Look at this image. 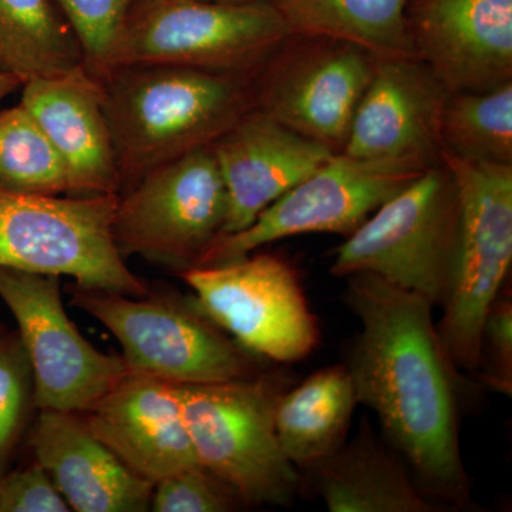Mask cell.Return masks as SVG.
Returning <instances> with one entry per match:
<instances>
[{"instance_id": "7402d4cb", "label": "cell", "mask_w": 512, "mask_h": 512, "mask_svg": "<svg viewBox=\"0 0 512 512\" xmlns=\"http://www.w3.org/2000/svg\"><path fill=\"white\" fill-rule=\"evenodd\" d=\"M407 2L281 0L276 6L293 36L342 40L377 57H416L407 30Z\"/></svg>"}, {"instance_id": "484cf974", "label": "cell", "mask_w": 512, "mask_h": 512, "mask_svg": "<svg viewBox=\"0 0 512 512\" xmlns=\"http://www.w3.org/2000/svg\"><path fill=\"white\" fill-rule=\"evenodd\" d=\"M137 0H56L76 33L87 69L99 79L110 72L114 50Z\"/></svg>"}, {"instance_id": "8992f818", "label": "cell", "mask_w": 512, "mask_h": 512, "mask_svg": "<svg viewBox=\"0 0 512 512\" xmlns=\"http://www.w3.org/2000/svg\"><path fill=\"white\" fill-rule=\"evenodd\" d=\"M274 3L137 0L111 69L168 64L221 73H254L292 37Z\"/></svg>"}, {"instance_id": "1f68e13d", "label": "cell", "mask_w": 512, "mask_h": 512, "mask_svg": "<svg viewBox=\"0 0 512 512\" xmlns=\"http://www.w3.org/2000/svg\"><path fill=\"white\" fill-rule=\"evenodd\" d=\"M192 2L224 3V5H232V3H274V5H278L281 0H192Z\"/></svg>"}, {"instance_id": "d4e9b609", "label": "cell", "mask_w": 512, "mask_h": 512, "mask_svg": "<svg viewBox=\"0 0 512 512\" xmlns=\"http://www.w3.org/2000/svg\"><path fill=\"white\" fill-rule=\"evenodd\" d=\"M0 188L22 194L72 195L62 158L20 103L0 110Z\"/></svg>"}, {"instance_id": "d6986e66", "label": "cell", "mask_w": 512, "mask_h": 512, "mask_svg": "<svg viewBox=\"0 0 512 512\" xmlns=\"http://www.w3.org/2000/svg\"><path fill=\"white\" fill-rule=\"evenodd\" d=\"M33 453L70 510L143 512L154 484L138 477L90 433L80 414L42 410L32 436Z\"/></svg>"}, {"instance_id": "4dcf8cb0", "label": "cell", "mask_w": 512, "mask_h": 512, "mask_svg": "<svg viewBox=\"0 0 512 512\" xmlns=\"http://www.w3.org/2000/svg\"><path fill=\"white\" fill-rule=\"evenodd\" d=\"M22 84V80L13 76V74L0 72V103H2L10 93L22 87Z\"/></svg>"}, {"instance_id": "52a82bcc", "label": "cell", "mask_w": 512, "mask_h": 512, "mask_svg": "<svg viewBox=\"0 0 512 512\" xmlns=\"http://www.w3.org/2000/svg\"><path fill=\"white\" fill-rule=\"evenodd\" d=\"M119 195H35L0 188V268L70 276L82 288L147 295L113 238Z\"/></svg>"}, {"instance_id": "f1b7e54d", "label": "cell", "mask_w": 512, "mask_h": 512, "mask_svg": "<svg viewBox=\"0 0 512 512\" xmlns=\"http://www.w3.org/2000/svg\"><path fill=\"white\" fill-rule=\"evenodd\" d=\"M485 386L495 392L512 393V299L501 291L485 316L481 332V360Z\"/></svg>"}, {"instance_id": "4fadbf2b", "label": "cell", "mask_w": 512, "mask_h": 512, "mask_svg": "<svg viewBox=\"0 0 512 512\" xmlns=\"http://www.w3.org/2000/svg\"><path fill=\"white\" fill-rule=\"evenodd\" d=\"M376 57L342 40L292 36L256 72L255 109L342 153Z\"/></svg>"}, {"instance_id": "ba28073f", "label": "cell", "mask_w": 512, "mask_h": 512, "mask_svg": "<svg viewBox=\"0 0 512 512\" xmlns=\"http://www.w3.org/2000/svg\"><path fill=\"white\" fill-rule=\"evenodd\" d=\"M73 303L113 333L131 373L175 384H212L259 375L258 356L194 305L73 288Z\"/></svg>"}, {"instance_id": "f546056e", "label": "cell", "mask_w": 512, "mask_h": 512, "mask_svg": "<svg viewBox=\"0 0 512 512\" xmlns=\"http://www.w3.org/2000/svg\"><path fill=\"white\" fill-rule=\"evenodd\" d=\"M69 504L39 463L0 478V512H67Z\"/></svg>"}, {"instance_id": "4316f807", "label": "cell", "mask_w": 512, "mask_h": 512, "mask_svg": "<svg viewBox=\"0 0 512 512\" xmlns=\"http://www.w3.org/2000/svg\"><path fill=\"white\" fill-rule=\"evenodd\" d=\"M241 500L202 466L185 468L154 484L150 508L156 512H224Z\"/></svg>"}, {"instance_id": "ffe728a7", "label": "cell", "mask_w": 512, "mask_h": 512, "mask_svg": "<svg viewBox=\"0 0 512 512\" xmlns=\"http://www.w3.org/2000/svg\"><path fill=\"white\" fill-rule=\"evenodd\" d=\"M303 474L330 512L448 511L421 491L399 451L366 419L352 440Z\"/></svg>"}, {"instance_id": "cb8c5ba5", "label": "cell", "mask_w": 512, "mask_h": 512, "mask_svg": "<svg viewBox=\"0 0 512 512\" xmlns=\"http://www.w3.org/2000/svg\"><path fill=\"white\" fill-rule=\"evenodd\" d=\"M443 151L477 163L512 165V82L454 92L441 119Z\"/></svg>"}, {"instance_id": "3957f363", "label": "cell", "mask_w": 512, "mask_h": 512, "mask_svg": "<svg viewBox=\"0 0 512 512\" xmlns=\"http://www.w3.org/2000/svg\"><path fill=\"white\" fill-rule=\"evenodd\" d=\"M279 377L180 384L185 424L195 457L241 503L289 505L302 474L286 458L275 430L284 392Z\"/></svg>"}, {"instance_id": "6da1fadb", "label": "cell", "mask_w": 512, "mask_h": 512, "mask_svg": "<svg viewBox=\"0 0 512 512\" xmlns=\"http://www.w3.org/2000/svg\"><path fill=\"white\" fill-rule=\"evenodd\" d=\"M346 306L360 320L348 367L357 404L369 407L414 480L447 510L470 507L458 430L456 367L434 306L379 276H346Z\"/></svg>"}, {"instance_id": "5b68a950", "label": "cell", "mask_w": 512, "mask_h": 512, "mask_svg": "<svg viewBox=\"0 0 512 512\" xmlns=\"http://www.w3.org/2000/svg\"><path fill=\"white\" fill-rule=\"evenodd\" d=\"M460 197L453 268L437 330L456 369H480L485 316L512 264V165L477 163L443 151Z\"/></svg>"}, {"instance_id": "30bf717a", "label": "cell", "mask_w": 512, "mask_h": 512, "mask_svg": "<svg viewBox=\"0 0 512 512\" xmlns=\"http://www.w3.org/2000/svg\"><path fill=\"white\" fill-rule=\"evenodd\" d=\"M194 305L252 355L278 363L306 359L319 343L298 272L279 256L245 255L181 272Z\"/></svg>"}, {"instance_id": "2e32d148", "label": "cell", "mask_w": 512, "mask_h": 512, "mask_svg": "<svg viewBox=\"0 0 512 512\" xmlns=\"http://www.w3.org/2000/svg\"><path fill=\"white\" fill-rule=\"evenodd\" d=\"M80 416L97 440L148 483L201 466L185 424L180 384L130 372Z\"/></svg>"}, {"instance_id": "9a60e30c", "label": "cell", "mask_w": 512, "mask_h": 512, "mask_svg": "<svg viewBox=\"0 0 512 512\" xmlns=\"http://www.w3.org/2000/svg\"><path fill=\"white\" fill-rule=\"evenodd\" d=\"M450 94L417 57H376L342 153L440 163L441 119Z\"/></svg>"}, {"instance_id": "ac0fdd59", "label": "cell", "mask_w": 512, "mask_h": 512, "mask_svg": "<svg viewBox=\"0 0 512 512\" xmlns=\"http://www.w3.org/2000/svg\"><path fill=\"white\" fill-rule=\"evenodd\" d=\"M20 104L62 158L72 195H120L121 180L103 87L86 66L22 84Z\"/></svg>"}, {"instance_id": "9c48e42d", "label": "cell", "mask_w": 512, "mask_h": 512, "mask_svg": "<svg viewBox=\"0 0 512 512\" xmlns=\"http://www.w3.org/2000/svg\"><path fill=\"white\" fill-rule=\"evenodd\" d=\"M228 194L210 146L168 161L119 195L114 244L123 258L194 268L224 232Z\"/></svg>"}, {"instance_id": "5bb4252c", "label": "cell", "mask_w": 512, "mask_h": 512, "mask_svg": "<svg viewBox=\"0 0 512 512\" xmlns=\"http://www.w3.org/2000/svg\"><path fill=\"white\" fill-rule=\"evenodd\" d=\"M414 56L454 92L512 82V0H409Z\"/></svg>"}, {"instance_id": "83f0119b", "label": "cell", "mask_w": 512, "mask_h": 512, "mask_svg": "<svg viewBox=\"0 0 512 512\" xmlns=\"http://www.w3.org/2000/svg\"><path fill=\"white\" fill-rule=\"evenodd\" d=\"M30 367L20 340L0 338V466L15 446L29 397Z\"/></svg>"}, {"instance_id": "7a4b0ae2", "label": "cell", "mask_w": 512, "mask_h": 512, "mask_svg": "<svg viewBox=\"0 0 512 512\" xmlns=\"http://www.w3.org/2000/svg\"><path fill=\"white\" fill-rule=\"evenodd\" d=\"M256 72L133 64L101 77L121 192L154 168L210 146L254 109Z\"/></svg>"}, {"instance_id": "e0dca14e", "label": "cell", "mask_w": 512, "mask_h": 512, "mask_svg": "<svg viewBox=\"0 0 512 512\" xmlns=\"http://www.w3.org/2000/svg\"><path fill=\"white\" fill-rule=\"evenodd\" d=\"M210 148L228 194L222 235L248 228L269 205L335 154L255 107L212 141Z\"/></svg>"}, {"instance_id": "603a6c76", "label": "cell", "mask_w": 512, "mask_h": 512, "mask_svg": "<svg viewBox=\"0 0 512 512\" xmlns=\"http://www.w3.org/2000/svg\"><path fill=\"white\" fill-rule=\"evenodd\" d=\"M82 66V46L56 0H0V72L25 83Z\"/></svg>"}, {"instance_id": "44dd1931", "label": "cell", "mask_w": 512, "mask_h": 512, "mask_svg": "<svg viewBox=\"0 0 512 512\" xmlns=\"http://www.w3.org/2000/svg\"><path fill=\"white\" fill-rule=\"evenodd\" d=\"M356 406L346 365L320 369L281 393L275 407L276 437L299 473L318 466L346 443Z\"/></svg>"}, {"instance_id": "7c38bea8", "label": "cell", "mask_w": 512, "mask_h": 512, "mask_svg": "<svg viewBox=\"0 0 512 512\" xmlns=\"http://www.w3.org/2000/svg\"><path fill=\"white\" fill-rule=\"evenodd\" d=\"M0 299L19 326L37 409L83 414L130 373L83 338L67 316L60 276L0 268Z\"/></svg>"}, {"instance_id": "8fae6325", "label": "cell", "mask_w": 512, "mask_h": 512, "mask_svg": "<svg viewBox=\"0 0 512 512\" xmlns=\"http://www.w3.org/2000/svg\"><path fill=\"white\" fill-rule=\"evenodd\" d=\"M431 165L434 164L335 153L315 173L262 211L248 228L215 239L197 266L234 261L295 235L349 237L380 205Z\"/></svg>"}, {"instance_id": "277c9868", "label": "cell", "mask_w": 512, "mask_h": 512, "mask_svg": "<svg viewBox=\"0 0 512 512\" xmlns=\"http://www.w3.org/2000/svg\"><path fill=\"white\" fill-rule=\"evenodd\" d=\"M460 197L443 161L431 165L389 198L336 249L330 272L338 278L379 276L417 293L437 308L456 254Z\"/></svg>"}]
</instances>
